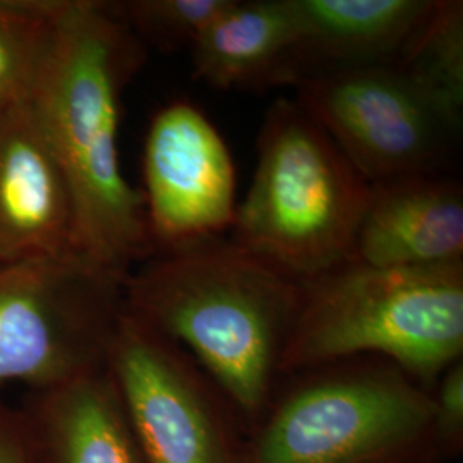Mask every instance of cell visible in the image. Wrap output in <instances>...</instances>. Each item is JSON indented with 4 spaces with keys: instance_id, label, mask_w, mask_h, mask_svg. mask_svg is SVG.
<instances>
[{
    "instance_id": "cell-1",
    "label": "cell",
    "mask_w": 463,
    "mask_h": 463,
    "mask_svg": "<svg viewBox=\"0 0 463 463\" xmlns=\"http://www.w3.org/2000/svg\"><path fill=\"white\" fill-rule=\"evenodd\" d=\"M145 61L146 47L109 2L62 0L32 99L72 196L80 256L124 281L155 254L118 153L122 95Z\"/></svg>"
},
{
    "instance_id": "cell-2",
    "label": "cell",
    "mask_w": 463,
    "mask_h": 463,
    "mask_svg": "<svg viewBox=\"0 0 463 463\" xmlns=\"http://www.w3.org/2000/svg\"><path fill=\"white\" fill-rule=\"evenodd\" d=\"M124 313L183 347L248 430L280 384L300 283L229 235L155 252L122 288Z\"/></svg>"
},
{
    "instance_id": "cell-3",
    "label": "cell",
    "mask_w": 463,
    "mask_h": 463,
    "mask_svg": "<svg viewBox=\"0 0 463 463\" xmlns=\"http://www.w3.org/2000/svg\"><path fill=\"white\" fill-rule=\"evenodd\" d=\"M463 355V263L381 268L350 260L300 283L281 373L380 357L432 390Z\"/></svg>"
},
{
    "instance_id": "cell-4",
    "label": "cell",
    "mask_w": 463,
    "mask_h": 463,
    "mask_svg": "<svg viewBox=\"0 0 463 463\" xmlns=\"http://www.w3.org/2000/svg\"><path fill=\"white\" fill-rule=\"evenodd\" d=\"M430 392L380 357L285 374L239 463H447Z\"/></svg>"
},
{
    "instance_id": "cell-5",
    "label": "cell",
    "mask_w": 463,
    "mask_h": 463,
    "mask_svg": "<svg viewBox=\"0 0 463 463\" xmlns=\"http://www.w3.org/2000/svg\"><path fill=\"white\" fill-rule=\"evenodd\" d=\"M371 184L296 99H275L229 239L292 280L354 260Z\"/></svg>"
},
{
    "instance_id": "cell-6",
    "label": "cell",
    "mask_w": 463,
    "mask_h": 463,
    "mask_svg": "<svg viewBox=\"0 0 463 463\" xmlns=\"http://www.w3.org/2000/svg\"><path fill=\"white\" fill-rule=\"evenodd\" d=\"M122 288L78 254L0 266V386L49 390L107 367Z\"/></svg>"
},
{
    "instance_id": "cell-7",
    "label": "cell",
    "mask_w": 463,
    "mask_h": 463,
    "mask_svg": "<svg viewBox=\"0 0 463 463\" xmlns=\"http://www.w3.org/2000/svg\"><path fill=\"white\" fill-rule=\"evenodd\" d=\"M294 90L369 184L445 174L453 165L463 110L402 64L326 71Z\"/></svg>"
},
{
    "instance_id": "cell-8",
    "label": "cell",
    "mask_w": 463,
    "mask_h": 463,
    "mask_svg": "<svg viewBox=\"0 0 463 463\" xmlns=\"http://www.w3.org/2000/svg\"><path fill=\"white\" fill-rule=\"evenodd\" d=\"M107 369L148 463H239L244 426L183 347L122 313Z\"/></svg>"
},
{
    "instance_id": "cell-9",
    "label": "cell",
    "mask_w": 463,
    "mask_h": 463,
    "mask_svg": "<svg viewBox=\"0 0 463 463\" xmlns=\"http://www.w3.org/2000/svg\"><path fill=\"white\" fill-rule=\"evenodd\" d=\"M139 191L155 252L231 232L239 206L235 164L193 101H168L151 117Z\"/></svg>"
},
{
    "instance_id": "cell-10",
    "label": "cell",
    "mask_w": 463,
    "mask_h": 463,
    "mask_svg": "<svg viewBox=\"0 0 463 463\" xmlns=\"http://www.w3.org/2000/svg\"><path fill=\"white\" fill-rule=\"evenodd\" d=\"M78 254L72 196L33 101L0 110V266Z\"/></svg>"
},
{
    "instance_id": "cell-11",
    "label": "cell",
    "mask_w": 463,
    "mask_h": 463,
    "mask_svg": "<svg viewBox=\"0 0 463 463\" xmlns=\"http://www.w3.org/2000/svg\"><path fill=\"white\" fill-rule=\"evenodd\" d=\"M354 260L381 268L463 263L462 183L445 172L371 184Z\"/></svg>"
},
{
    "instance_id": "cell-12",
    "label": "cell",
    "mask_w": 463,
    "mask_h": 463,
    "mask_svg": "<svg viewBox=\"0 0 463 463\" xmlns=\"http://www.w3.org/2000/svg\"><path fill=\"white\" fill-rule=\"evenodd\" d=\"M16 409L32 463H148L107 367L30 392Z\"/></svg>"
},
{
    "instance_id": "cell-13",
    "label": "cell",
    "mask_w": 463,
    "mask_h": 463,
    "mask_svg": "<svg viewBox=\"0 0 463 463\" xmlns=\"http://www.w3.org/2000/svg\"><path fill=\"white\" fill-rule=\"evenodd\" d=\"M298 49L288 86L350 67L397 64L428 24L438 0H292Z\"/></svg>"
},
{
    "instance_id": "cell-14",
    "label": "cell",
    "mask_w": 463,
    "mask_h": 463,
    "mask_svg": "<svg viewBox=\"0 0 463 463\" xmlns=\"http://www.w3.org/2000/svg\"><path fill=\"white\" fill-rule=\"evenodd\" d=\"M298 40L292 0H231L189 49L193 78L222 91L288 86Z\"/></svg>"
},
{
    "instance_id": "cell-15",
    "label": "cell",
    "mask_w": 463,
    "mask_h": 463,
    "mask_svg": "<svg viewBox=\"0 0 463 463\" xmlns=\"http://www.w3.org/2000/svg\"><path fill=\"white\" fill-rule=\"evenodd\" d=\"M61 7L62 0H0V110L33 99Z\"/></svg>"
},
{
    "instance_id": "cell-16",
    "label": "cell",
    "mask_w": 463,
    "mask_h": 463,
    "mask_svg": "<svg viewBox=\"0 0 463 463\" xmlns=\"http://www.w3.org/2000/svg\"><path fill=\"white\" fill-rule=\"evenodd\" d=\"M231 0H126L109 2L110 9L148 49H191L199 34Z\"/></svg>"
},
{
    "instance_id": "cell-17",
    "label": "cell",
    "mask_w": 463,
    "mask_h": 463,
    "mask_svg": "<svg viewBox=\"0 0 463 463\" xmlns=\"http://www.w3.org/2000/svg\"><path fill=\"white\" fill-rule=\"evenodd\" d=\"M434 426L448 462L463 449V361L448 365L430 390Z\"/></svg>"
},
{
    "instance_id": "cell-18",
    "label": "cell",
    "mask_w": 463,
    "mask_h": 463,
    "mask_svg": "<svg viewBox=\"0 0 463 463\" xmlns=\"http://www.w3.org/2000/svg\"><path fill=\"white\" fill-rule=\"evenodd\" d=\"M0 463H32L24 447L16 407L0 400Z\"/></svg>"
}]
</instances>
